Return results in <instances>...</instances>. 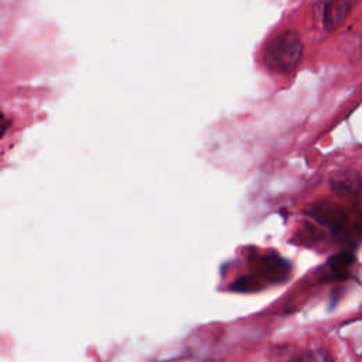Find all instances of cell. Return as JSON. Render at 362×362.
I'll use <instances>...</instances> for the list:
<instances>
[{"label":"cell","instance_id":"1","mask_svg":"<svg viewBox=\"0 0 362 362\" xmlns=\"http://www.w3.org/2000/svg\"><path fill=\"white\" fill-rule=\"evenodd\" d=\"M303 57V42L294 31H283L274 35L264 47L263 62L277 74L291 72Z\"/></svg>","mask_w":362,"mask_h":362},{"label":"cell","instance_id":"2","mask_svg":"<svg viewBox=\"0 0 362 362\" xmlns=\"http://www.w3.org/2000/svg\"><path fill=\"white\" fill-rule=\"evenodd\" d=\"M310 215L321 225L327 226L332 235L341 240L354 239L362 232V215L351 214L344 206L332 202L314 205Z\"/></svg>","mask_w":362,"mask_h":362},{"label":"cell","instance_id":"3","mask_svg":"<svg viewBox=\"0 0 362 362\" xmlns=\"http://www.w3.org/2000/svg\"><path fill=\"white\" fill-rule=\"evenodd\" d=\"M256 272H260V276L266 277L267 281H283L290 274V264L277 253L272 252L259 257Z\"/></svg>","mask_w":362,"mask_h":362},{"label":"cell","instance_id":"4","mask_svg":"<svg viewBox=\"0 0 362 362\" xmlns=\"http://www.w3.org/2000/svg\"><path fill=\"white\" fill-rule=\"evenodd\" d=\"M356 3L358 0H327L322 13L324 27L329 31L338 28Z\"/></svg>","mask_w":362,"mask_h":362},{"label":"cell","instance_id":"5","mask_svg":"<svg viewBox=\"0 0 362 362\" xmlns=\"http://www.w3.org/2000/svg\"><path fill=\"white\" fill-rule=\"evenodd\" d=\"M354 255L351 252H339L329 257L328 260V274L331 279L335 280H344L349 276L351 266L354 264Z\"/></svg>","mask_w":362,"mask_h":362},{"label":"cell","instance_id":"6","mask_svg":"<svg viewBox=\"0 0 362 362\" xmlns=\"http://www.w3.org/2000/svg\"><path fill=\"white\" fill-rule=\"evenodd\" d=\"M290 362H334L332 355L329 351L322 349V348H315V349H305L294 355Z\"/></svg>","mask_w":362,"mask_h":362}]
</instances>
